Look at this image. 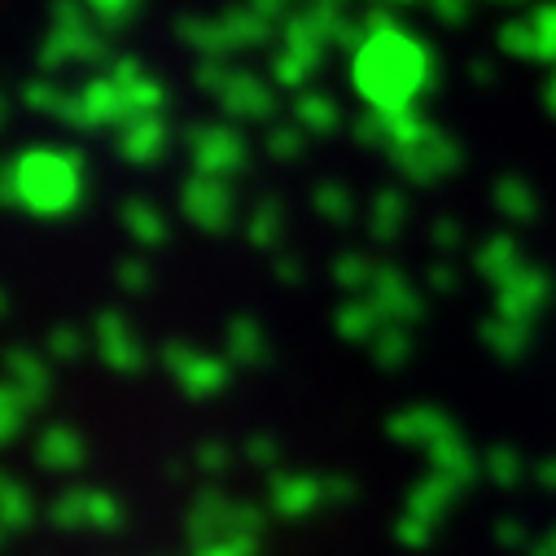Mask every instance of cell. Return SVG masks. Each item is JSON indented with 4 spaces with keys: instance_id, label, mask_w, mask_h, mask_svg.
Masks as SVG:
<instances>
[{
    "instance_id": "cell-1",
    "label": "cell",
    "mask_w": 556,
    "mask_h": 556,
    "mask_svg": "<svg viewBox=\"0 0 556 556\" xmlns=\"http://www.w3.org/2000/svg\"><path fill=\"white\" fill-rule=\"evenodd\" d=\"M40 456L53 460V465H71V460H79V443H75V434L53 430V434L40 443Z\"/></svg>"
},
{
    "instance_id": "cell-2",
    "label": "cell",
    "mask_w": 556,
    "mask_h": 556,
    "mask_svg": "<svg viewBox=\"0 0 556 556\" xmlns=\"http://www.w3.org/2000/svg\"><path fill=\"white\" fill-rule=\"evenodd\" d=\"M18 421H23V403L10 390H0V439H14Z\"/></svg>"
}]
</instances>
